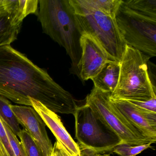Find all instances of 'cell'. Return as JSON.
<instances>
[{"instance_id": "6da1fadb", "label": "cell", "mask_w": 156, "mask_h": 156, "mask_svg": "<svg viewBox=\"0 0 156 156\" xmlns=\"http://www.w3.org/2000/svg\"><path fill=\"white\" fill-rule=\"evenodd\" d=\"M0 96L29 106L32 98L55 113L74 115L78 107L73 96L46 70L10 44L0 46Z\"/></svg>"}, {"instance_id": "7a4b0ae2", "label": "cell", "mask_w": 156, "mask_h": 156, "mask_svg": "<svg viewBox=\"0 0 156 156\" xmlns=\"http://www.w3.org/2000/svg\"><path fill=\"white\" fill-rule=\"evenodd\" d=\"M37 12L43 31L65 48L72 62L71 71L78 77L81 34L69 0H40Z\"/></svg>"}, {"instance_id": "3957f363", "label": "cell", "mask_w": 156, "mask_h": 156, "mask_svg": "<svg viewBox=\"0 0 156 156\" xmlns=\"http://www.w3.org/2000/svg\"><path fill=\"white\" fill-rule=\"evenodd\" d=\"M149 56L126 44L119 63L118 82L110 99L145 101L156 97L148 70Z\"/></svg>"}, {"instance_id": "277c9868", "label": "cell", "mask_w": 156, "mask_h": 156, "mask_svg": "<svg viewBox=\"0 0 156 156\" xmlns=\"http://www.w3.org/2000/svg\"><path fill=\"white\" fill-rule=\"evenodd\" d=\"M80 34L94 37L105 50L111 59L119 63L125 49L115 19L91 9L81 0H69Z\"/></svg>"}, {"instance_id": "5b68a950", "label": "cell", "mask_w": 156, "mask_h": 156, "mask_svg": "<svg viewBox=\"0 0 156 156\" xmlns=\"http://www.w3.org/2000/svg\"><path fill=\"white\" fill-rule=\"evenodd\" d=\"M111 93L94 87L86 98L85 105L120 140L121 144L140 146L154 143L143 136L110 100Z\"/></svg>"}, {"instance_id": "8992f818", "label": "cell", "mask_w": 156, "mask_h": 156, "mask_svg": "<svg viewBox=\"0 0 156 156\" xmlns=\"http://www.w3.org/2000/svg\"><path fill=\"white\" fill-rule=\"evenodd\" d=\"M73 116L75 137L80 151L89 150L99 154H109L121 144L117 136L85 104L78 106Z\"/></svg>"}, {"instance_id": "52a82bcc", "label": "cell", "mask_w": 156, "mask_h": 156, "mask_svg": "<svg viewBox=\"0 0 156 156\" xmlns=\"http://www.w3.org/2000/svg\"><path fill=\"white\" fill-rule=\"evenodd\" d=\"M115 19L125 44L149 57L156 56V20L136 13L122 2Z\"/></svg>"}, {"instance_id": "ba28073f", "label": "cell", "mask_w": 156, "mask_h": 156, "mask_svg": "<svg viewBox=\"0 0 156 156\" xmlns=\"http://www.w3.org/2000/svg\"><path fill=\"white\" fill-rule=\"evenodd\" d=\"M80 47L81 56L77 67L78 77L82 81L91 80L107 63L114 62L102 45L91 35H81Z\"/></svg>"}, {"instance_id": "9c48e42d", "label": "cell", "mask_w": 156, "mask_h": 156, "mask_svg": "<svg viewBox=\"0 0 156 156\" xmlns=\"http://www.w3.org/2000/svg\"><path fill=\"white\" fill-rule=\"evenodd\" d=\"M12 110L20 125L35 140L44 156H50L53 150L51 141L48 136L45 123L36 110L31 106L11 105Z\"/></svg>"}, {"instance_id": "30bf717a", "label": "cell", "mask_w": 156, "mask_h": 156, "mask_svg": "<svg viewBox=\"0 0 156 156\" xmlns=\"http://www.w3.org/2000/svg\"><path fill=\"white\" fill-rule=\"evenodd\" d=\"M32 107L41 116L46 126L48 127L56 139L61 147L67 156H81V151L61 120V118L48 109L41 102L30 99Z\"/></svg>"}, {"instance_id": "8fae6325", "label": "cell", "mask_w": 156, "mask_h": 156, "mask_svg": "<svg viewBox=\"0 0 156 156\" xmlns=\"http://www.w3.org/2000/svg\"><path fill=\"white\" fill-rule=\"evenodd\" d=\"M112 102L143 136L156 143V113L141 110L127 101Z\"/></svg>"}, {"instance_id": "7c38bea8", "label": "cell", "mask_w": 156, "mask_h": 156, "mask_svg": "<svg viewBox=\"0 0 156 156\" xmlns=\"http://www.w3.org/2000/svg\"><path fill=\"white\" fill-rule=\"evenodd\" d=\"M3 2L7 16L13 26L21 27L27 16L38 12V0H3Z\"/></svg>"}, {"instance_id": "4fadbf2b", "label": "cell", "mask_w": 156, "mask_h": 156, "mask_svg": "<svg viewBox=\"0 0 156 156\" xmlns=\"http://www.w3.org/2000/svg\"><path fill=\"white\" fill-rule=\"evenodd\" d=\"M119 63L110 62L105 66L100 73L91 80L94 87L105 93H113L119 77Z\"/></svg>"}, {"instance_id": "5bb4252c", "label": "cell", "mask_w": 156, "mask_h": 156, "mask_svg": "<svg viewBox=\"0 0 156 156\" xmlns=\"http://www.w3.org/2000/svg\"><path fill=\"white\" fill-rule=\"evenodd\" d=\"M122 4L141 16L156 20V0H122Z\"/></svg>"}, {"instance_id": "9a60e30c", "label": "cell", "mask_w": 156, "mask_h": 156, "mask_svg": "<svg viewBox=\"0 0 156 156\" xmlns=\"http://www.w3.org/2000/svg\"><path fill=\"white\" fill-rule=\"evenodd\" d=\"M11 105L9 100L0 96V118L17 136L21 129L16 116L12 110Z\"/></svg>"}, {"instance_id": "2e32d148", "label": "cell", "mask_w": 156, "mask_h": 156, "mask_svg": "<svg viewBox=\"0 0 156 156\" xmlns=\"http://www.w3.org/2000/svg\"><path fill=\"white\" fill-rule=\"evenodd\" d=\"M87 7L115 19L122 0H81Z\"/></svg>"}, {"instance_id": "e0dca14e", "label": "cell", "mask_w": 156, "mask_h": 156, "mask_svg": "<svg viewBox=\"0 0 156 156\" xmlns=\"http://www.w3.org/2000/svg\"><path fill=\"white\" fill-rule=\"evenodd\" d=\"M20 28L12 25L8 16L0 18V46L9 45L15 41Z\"/></svg>"}, {"instance_id": "ac0fdd59", "label": "cell", "mask_w": 156, "mask_h": 156, "mask_svg": "<svg viewBox=\"0 0 156 156\" xmlns=\"http://www.w3.org/2000/svg\"><path fill=\"white\" fill-rule=\"evenodd\" d=\"M17 136L20 138L26 156H44L35 140L25 129H21Z\"/></svg>"}, {"instance_id": "d6986e66", "label": "cell", "mask_w": 156, "mask_h": 156, "mask_svg": "<svg viewBox=\"0 0 156 156\" xmlns=\"http://www.w3.org/2000/svg\"><path fill=\"white\" fill-rule=\"evenodd\" d=\"M152 143H149L140 146H131L126 144H119L116 146L112 151L120 156H136L145 150L152 148Z\"/></svg>"}, {"instance_id": "ffe728a7", "label": "cell", "mask_w": 156, "mask_h": 156, "mask_svg": "<svg viewBox=\"0 0 156 156\" xmlns=\"http://www.w3.org/2000/svg\"><path fill=\"white\" fill-rule=\"evenodd\" d=\"M0 156H16L0 118Z\"/></svg>"}, {"instance_id": "44dd1931", "label": "cell", "mask_w": 156, "mask_h": 156, "mask_svg": "<svg viewBox=\"0 0 156 156\" xmlns=\"http://www.w3.org/2000/svg\"><path fill=\"white\" fill-rule=\"evenodd\" d=\"M136 107L144 111L156 113V97L145 101H127Z\"/></svg>"}, {"instance_id": "7402d4cb", "label": "cell", "mask_w": 156, "mask_h": 156, "mask_svg": "<svg viewBox=\"0 0 156 156\" xmlns=\"http://www.w3.org/2000/svg\"><path fill=\"white\" fill-rule=\"evenodd\" d=\"M50 156H67L57 141H55Z\"/></svg>"}, {"instance_id": "603a6c76", "label": "cell", "mask_w": 156, "mask_h": 156, "mask_svg": "<svg viewBox=\"0 0 156 156\" xmlns=\"http://www.w3.org/2000/svg\"><path fill=\"white\" fill-rule=\"evenodd\" d=\"M99 153L89 150H83L81 151V156H98Z\"/></svg>"}, {"instance_id": "cb8c5ba5", "label": "cell", "mask_w": 156, "mask_h": 156, "mask_svg": "<svg viewBox=\"0 0 156 156\" xmlns=\"http://www.w3.org/2000/svg\"><path fill=\"white\" fill-rule=\"evenodd\" d=\"M6 16H7V14L4 8L3 0H0V18Z\"/></svg>"}, {"instance_id": "d4e9b609", "label": "cell", "mask_w": 156, "mask_h": 156, "mask_svg": "<svg viewBox=\"0 0 156 156\" xmlns=\"http://www.w3.org/2000/svg\"><path fill=\"white\" fill-rule=\"evenodd\" d=\"M98 156H111L109 154H98Z\"/></svg>"}]
</instances>
